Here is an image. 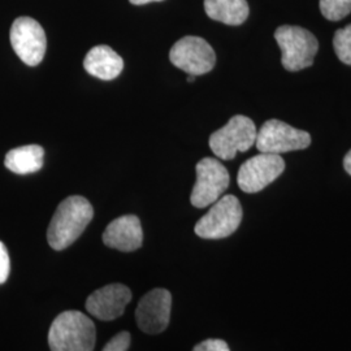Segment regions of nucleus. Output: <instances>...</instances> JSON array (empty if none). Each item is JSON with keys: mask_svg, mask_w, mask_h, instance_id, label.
I'll list each match as a JSON object with an SVG mask.
<instances>
[{"mask_svg": "<svg viewBox=\"0 0 351 351\" xmlns=\"http://www.w3.org/2000/svg\"><path fill=\"white\" fill-rule=\"evenodd\" d=\"M94 216V210L90 202L73 195L64 199L52 216L47 241L53 250H64L75 243L84 233Z\"/></svg>", "mask_w": 351, "mask_h": 351, "instance_id": "f257e3e1", "label": "nucleus"}, {"mask_svg": "<svg viewBox=\"0 0 351 351\" xmlns=\"http://www.w3.org/2000/svg\"><path fill=\"white\" fill-rule=\"evenodd\" d=\"M95 341L97 330L93 320L80 311H64L51 324V351H93Z\"/></svg>", "mask_w": 351, "mask_h": 351, "instance_id": "f03ea898", "label": "nucleus"}, {"mask_svg": "<svg viewBox=\"0 0 351 351\" xmlns=\"http://www.w3.org/2000/svg\"><path fill=\"white\" fill-rule=\"evenodd\" d=\"M275 39L281 49V63L289 72H298L314 64L319 42L314 34L301 26H280Z\"/></svg>", "mask_w": 351, "mask_h": 351, "instance_id": "7ed1b4c3", "label": "nucleus"}, {"mask_svg": "<svg viewBox=\"0 0 351 351\" xmlns=\"http://www.w3.org/2000/svg\"><path fill=\"white\" fill-rule=\"evenodd\" d=\"M258 130L254 121L242 114L233 116L229 123L210 137L213 154L223 160H232L237 152H246L255 145Z\"/></svg>", "mask_w": 351, "mask_h": 351, "instance_id": "20e7f679", "label": "nucleus"}, {"mask_svg": "<svg viewBox=\"0 0 351 351\" xmlns=\"http://www.w3.org/2000/svg\"><path fill=\"white\" fill-rule=\"evenodd\" d=\"M242 206L234 195H224L195 224V234L204 239H221L233 234L242 221Z\"/></svg>", "mask_w": 351, "mask_h": 351, "instance_id": "39448f33", "label": "nucleus"}, {"mask_svg": "<svg viewBox=\"0 0 351 351\" xmlns=\"http://www.w3.org/2000/svg\"><path fill=\"white\" fill-rule=\"evenodd\" d=\"M197 181L190 195V202L197 208H206L219 201L229 186V172L213 158H204L195 167Z\"/></svg>", "mask_w": 351, "mask_h": 351, "instance_id": "423d86ee", "label": "nucleus"}, {"mask_svg": "<svg viewBox=\"0 0 351 351\" xmlns=\"http://www.w3.org/2000/svg\"><path fill=\"white\" fill-rule=\"evenodd\" d=\"M169 60L178 69L197 77L213 71L216 64V55L206 39L188 36L181 38L172 46Z\"/></svg>", "mask_w": 351, "mask_h": 351, "instance_id": "0eeeda50", "label": "nucleus"}, {"mask_svg": "<svg viewBox=\"0 0 351 351\" xmlns=\"http://www.w3.org/2000/svg\"><path fill=\"white\" fill-rule=\"evenodd\" d=\"M256 149L265 154L281 155L289 151L304 150L311 145V136L280 120H268L259 129Z\"/></svg>", "mask_w": 351, "mask_h": 351, "instance_id": "6e6552de", "label": "nucleus"}, {"mask_svg": "<svg viewBox=\"0 0 351 351\" xmlns=\"http://www.w3.org/2000/svg\"><path fill=\"white\" fill-rule=\"evenodd\" d=\"M11 45L17 56L29 66H37L45 58L47 38L43 27L32 17H19L11 27Z\"/></svg>", "mask_w": 351, "mask_h": 351, "instance_id": "1a4fd4ad", "label": "nucleus"}, {"mask_svg": "<svg viewBox=\"0 0 351 351\" xmlns=\"http://www.w3.org/2000/svg\"><path fill=\"white\" fill-rule=\"evenodd\" d=\"M285 162L281 155L261 152L241 165L237 182L242 191L254 194L267 188L282 175Z\"/></svg>", "mask_w": 351, "mask_h": 351, "instance_id": "9d476101", "label": "nucleus"}, {"mask_svg": "<svg viewBox=\"0 0 351 351\" xmlns=\"http://www.w3.org/2000/svg\"><path fill=\"white\" fill-rule=\"evenodd\" d=\"M172 295L167 289H154L141 301L136 310L137 326L147 335H159L171 320Z\"/></svg>", "mask_w": 351, "mask_h": 351, "instance_id": "9b49d317", "label": "nucleus"}, {"mask_svg": "<svg viewBox=\"0 0 351 351\" xmlns=\"http://www.w3.org/2000/svg\"><path fill=\"white\" fill-rule=\"evenodd\" d=\"M130 301V289L123 284H111L88 295L86 310L99 320L111 322L124 314L126 304Z\"/></svg>", "mask_w": 351, "mask_h": 351, "instance_id": "f8f14e48", "label": "nucleus"}, {"mask_svg": "<svg viewBox=\"0 0 351 351\" xmlns=\"http://www.w3.org/2000/svg\"><path fill=\"white\" fill-rule=\"evenodd\" d=\"M103 242L107 247L114 250H138L143 242V230L138 217L134 215H125L114 219L103 233Z\"/></svg>", "mask_w": 351, "mask_h": 351, "instance_id": "ddd939ff", "label": "nucleus"}, {"mask_svg": "<svg viewBox=\"0 0 351 351\" xmlns=\"http://www.w3.org/2000/svg\"><path fill=\"white\" fill-rule=\"evenodd\" d=\"M84 66L88 75L103 81H111L123 72V58L108 46H95L88 51Z\"/></svg>", "mask_w": 351, "mask_h": 351, "instance_id": "4468645a", "label": "nucleus"}, {"mask_svg": "<svg viewBox=\"0 0 351 351\" xmlns=\"http://www.w3.org/2000/svg\"><path fill=\"white\" fill-rule=\"evenodd\" d=\"M204 11L215 21L232 26L243 24L250 12L246 0H204Z\"/></svg>", "mask_w": 351, "mask_h": 351, "instance_id": "2eb2a0df", "label": "nucleus"}, {"mask_svg": "<svg viewBox=\"0 0 351 351\" xmlns=\"http://www.w3.org/2000/svg\"><path fill=\"white\" fill-rule=\"evenodd\" d=\"M45 163V150L38 145H27L13 149L5 155L4 165L16 175L38 172Z\"/></svg>", "mask_w": 351, "mask_h": 351, "instance_id": "dca6fc26", "label": "nucleus"}, {"mask_svg": "<svg viewBox=\"0 0 351 351\" xmlns=\"http://www.w3.org/2000/svg\"><path fill=\"white\" fill-rule=\"evenodd\" d=\"M320 11L329 21H339L351 12V0H320Z\"/></svg>", "mask_w": 351, "mask_h": 351, "instance_id": "f3484780", "label": "nucleus"}, {"mask_svg": "<svg viewBox=\"0 0 351 351\" xmlns=\"http://www.w3.org/2000/svg\"><path fill=\"white\" fill-rule=\"evenodd\" d=\"M333 46L339 60L351 65V25L339 29L333 38Z\"/></svg>", "mask_w": 351, "mask_h": 351, "instance_id": "a211bd4d", "label": "nucleus"}, {"mask_svg": "<svg viewBox=\"0 0 351 351\" xmlns=\"http://www.w3.org/2000/svg\"><path fill=\"white\" fill-rule=\"evenodd\" d=\"M132 337L129 332H120L107 342L101 351H128Z\"/></svg>", "mask_w": 351, "mask_h": 351, "instance_id": "6ab92c4d", "label": "nucleus"}, {"mask_svg": "<svg viewBox=\"0 0 351 351\" xmlns=\"http://www.w3.org/2000/svg\"><path fill=\"white\" fill-rule=\"evenodd\" d=\"M193 351H230L228 343L223 339H210L202 341Z\"/></svg>", "mask_w": 351, "mask_h": 351, "instance_id": "aec40b11", "label": "nucleus"}, {"mask_svg": "<svg viewBox=\"0 0 351 351\" xmlns=\"http://www.w3.org/2000/svg\"><path fill=\"white\" fill-rule=\"evenodd\" d=\"M10 269H11V262H10V255L5 245L0 241V285L7 281L10 276Z\"/></svg>", "mask_w": 351, "mask_h": 351, "instance_id": "412c9836", "label": "nucleus"}, {"mask_svg": "<svg viewBox=\"0 0 351 351\" xmlns=\"http://www.w3.org/2000/svg\"><path fill=\"white\" fill-rule=\"evenodd\" d=\"M343 168L351 176V150L346 154V156L343 159Z\"/></svg>", "mask_w": 351, "mask_h": 351, "instance_id": "4be33fe9", "label": "nucleus"}, {"mask_svg": "<svg viewBox=\"0 0 351 351\" xmlns=\"http://www.w3.org/2000/svg\"><path fill=\"white\" fill-rule=\"evenodd\" d=\"M132 4L134 5H143L147 3H152V1H163V0H129Z\"/></svg>", "mask_w": 351, "mask_h": 351, "instance_id": "5701e85b", "label": "nucleus"}, {"mask_svg": "<svg viewBox=\"0 0 351 351\" xmlns=\"http://www.w3.org/2000/svg\"><path fill=\"white\" fill-rule=\"evenodd\" d=\"M195 81V75H189L188 82H194Z\"/></svg>", "mask_w": 351, "mask_h": 351, "instance_id": "b1692460", "label": "nucleus"}]
</instances>
